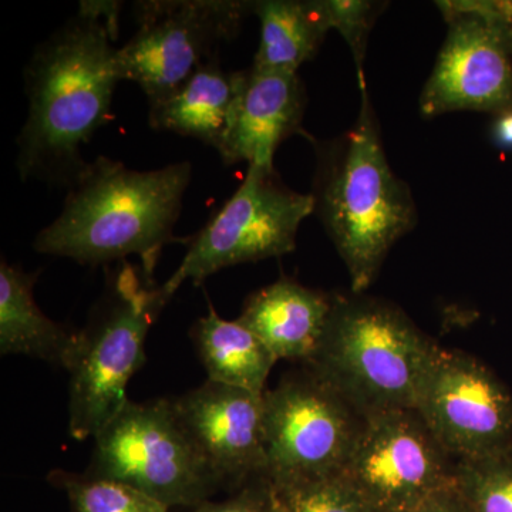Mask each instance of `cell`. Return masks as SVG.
<instances>
[{
  "label": "cell",
  "instance_id": "6da1fadb",
  "mask_svg": "<svg viewBox=\"0 0 512 512\" xmlns=\"http://www.w3.org/2000/svg\"><path fill=\"white\" fill-rule=\"evenodd\" d=\"M120 2H82L40 43L25 69L28 119L16 140L22 181L72 188L86 171L83 147L111 120Z\"/></svg>",
  "mask_w": 512,
  "mask_h": 512
},
{
  "label": "cell",
  "instance_id": "7a4b0ae2",
  "mask_svg": "<svg viewBox=\"0 0 512 512\" xmlns=\"http://www.w3.org/2000/svg\"><path fill=\"white\" fill-rule=\"evenodd\" d=\"M191 175L188 161L137 171L97 157L67 190L62 212L36 235L33 248L82 265L137 255L144 271L154 276L164 247L191 242L192 237L180 238L174 231Z\"/></svg>",
  "mask_w": 512,
  "mask_h": 512
},
{
  "label": "cell",
  "instance_id": "3957f363",
  "mask_svg": "<svg viewBox=\"0 0 512 512\" xmlns=\"http://www.w3.org/2000/svg\"><path fill=\"white\" fill-rule=\"evenodd\" d=\"M355 126L316 144L312 197L320 222L345 262L353 293L376 281L384 259L417 224L412 191L393 173L366 84Z\"/></svg>",
  "mask_w": 512,
  "mask_h": 512
},
{
  "label": "cell",
  "instance_id": "277c9868",
  "mask_svg": "<svg viewBox=\"0 0 512 512\" xmlns=\"http://www.w3.org/2000/svg\"><path fill=\"white\" fill-rule=\"evenodd\" d=\"M439 349L397 306L333 296L325 335L308 365L367 417L414 409Z\"/></svg>",
  "mask_w": 512,
  "mask_h": 512
},
{
  "label": "cell",
  "instance_id": "5b68a950",
  "mask_svg": "<svg viewBox=\"0 0 512 512\" xmlns=\"http://www.w3.org/2000/svg\"><path fill=\"white\" fill-rule=\"evenodd\" d=\"M161 286L143 266L123 261L70 370L69 431L74 440L96 437L127 402L126 389L146 362V339L165 308Z\"/></svg>",
  "mask_w": 512,
  "mask_h": 512
},
{
  "label": "cell",
  "instance_id": "8992f818",
  "mask_svg": "<svg viewBox=\"0 0 512 512\" xmlns=\"http://www.w3.org/2000/svg\"><path fill=\"white\" fill-rule=\"evenodd\" d=\"M94 440L87 474L131 485L165 507L197 508L218 488L173 400L128 399Z\"/></svg>",
  "mask_w": 512,
  "mask_h": 512
},
{
  "label": "cell",
  "instance_id": "52a82bcc",
  "mask_svg": "<svg viewBox=\"0 0 512 512\" xmlns=\"http://www.w3.org/2000/svg\"><path fill=\"white\" fill-rule=\"evenodd\" d=\"M313 212L312 195L286 187L274 165H248L237 192L191 238L183 262L161 285L164 298L170 301L185 282L201 285L229 266L289 254Z\"/></svg>",
  "mask_w": 512,
  "mask_h": 512
},
{
  "label": "cell",
  "instance_id": "ba28073f",
  "mask_svg": "<svg viewBox=\"0 0 512 512\" xmlns=\"http://www.w3.org/2000/svg\"><path fill=\"white\" fill-rule=\"evenodd\" d=\"M249 15L245 0L137 2V32L117 49L120 80L137 83L150 106L160 103L234 39Z\"/></svg>",
  "mask_w": 512,
  "mask_h": 512
},
{
  "label": "cell",
  "instance_id": "9c48e42d",
  "mask_svg": "<svg viewBox=\"0 0 512 512\" xmlns=\"http://www.w3.org/2000/svg\"><path fill=\"white\" fill-rule=\"evenodd\" d=\"M457 461L414 409L365 417L338 474L370 512H413L456 485Z\"/></svg>",
  "mask_w": 512,
  "mask_h": 512
},
{
  "label": "cell",
  "instance_id": "30bf717a",
  "mask_svg": "<svg viewBox=\"0 0 512 512\" xmlns=\"http://www.w3.org/2000/svg\"><path fill=\"white\" fill-rule=\"evenodd\" d=\"M266 478L338 476L365 417L309 370L264 393Z\"/></svg>",
  "mask_w": 512,
  "mask_h": 512
},
{
  "label": "cell",
  "instance_id": "8fae6325",
  "mask_svg": "<svg viewBox=\"0 0 512 512\" xmlns=\"http://www.w3.org/2000/svg\"><path fill=\"white\" fill-rule=\"evenodd\" d=\"M448 30L420 94L424 117L512 107V39L493 2L437 3Z\"/></svg>",
  "mask_w": 512,
  "mask_h": 512
},
{
  "label": "cell",
  "instance_id": "7c38bea8",
  "mask_svg": "<svg viewBox=\"0 0 512 512\" xmlns=\"http://www.w3.org/2000/svg\"><path fill=\"white\" fill-rule=\"evenodd\" d=\"M414 410L454 460L512 448V394L493 370L461 350L439 349Z\"/></svg>",
  "mask_w": 512,
  "mask_h": 512
},
{
  "label": "cell",
  "instance_id": "4fadbf2b",
  "mask_svg": "<svg viewBox=\"0 0 512 512\" xmlns=\"http://www.w3.org/2000/svg\"><path fill=\"white\" fill-rule=\"evenodd\" d=\"M173 402L218 487L266 477L264 394L208 380Z\"/></svg>",
  "mask_w": 512,
  "mask_h": 512
},
{
  "label": "cell",
  "instance_id": "5bb4252c",
  "mask_svg": "<svg viewBox=\"0 0 512 512\" xmlns=\"http://www.w3.org/2000/svg\"><path fill=\"white\" fill-rule=\"evenodd\" d=\"M306 94L298 73L245 70L220 154L224 165H274L278 147L301 131Z\"/></svg>",
  "mask_w": 512,
  "mask_h": 512
},
{
  "label": "cell",
  "instance_id": "9a60e30c",
  "mask_svg": "<svg viewBox=\"0 0 512 512\" xmlns=\"http://www.w3.org/2000/svg\"><path fill=\"white\" fill-rule=\"evenodd\" d=\"M332 305L333 296L281 278L252 293L238 320L276 360L309 363L318 353Z\"/></svg>",
  "mask_w": 512,
  "mask_h": 512
},
{
  "label": "cell",
  "instance_id": "2e32d148",
  "mask_svg": "<svg viewBox=\"0 0 512 512\" xmlns=\"http://www.w3.org/2000/svg\"><path fill=\"white\" fill-rule=\"evenodd\" d=\"M39 272L0 264V353L25 355L72 370L82 348V330L47 318L33 295Z\"/></svg>",
  "mask_w": 512,
  "mask_h": 512
},
{
  "label": "cell",
  "instance_id": "e0dca14e",
  "mask_svg": "<svg viewBox=\"0 0 512 512\" xmlns=\"http://www.w3.org/2000/svg\"><path fill=\"white\" fill-rule=\"evenodd\" d=\"M245 70L227 72L214 56L167 99L150 106L148 123L157 131L200 140L220 150L242 84Z\"/></svg>",
  "mask_w": 512,
  "mask_h": 512
},
{
  "label": "cell",
  "instance_id": "ac0fdd59",
  "mask_svg": "<svg viewBox=\"0 0 512 512\" xmlns=\"http://www.w3.org/2000/svg\"><path fill=\"white\" fill-rule=\"evenodd\" d=\"M252 15L261 23V40L252 67L298 73L318 53L330 26L322 0H258Z\"/></svg>",
  "mask_w": 512,
  "mask_h": 512
},
{
  "label": "cell",
  "instance_id": "d6986e66",
  "mask_svg": "<svg viewBox=\"0 0 512 512\" xmlns=\"http://www.w3.org/2000/svg\"><path fill=\"white\" fill-rule=\"evenodd\" d=\"M192 339L210 382L266 392V380L278 360L238 319H222L210 305L207 315L192 328Z\"/></svg>",
  "mask_w": 512,
  "mask_h": 512
},
{
  "label": "cell",
  "instance_id": "ffe728a7",
  "mask_svg": "<svg viewBox=\"0 0 512 512\" xmlns=\"http://www.w3.org/2000/svg\"><path fill=\"white\" fill-rule=\"evenodd\" d=\"M50 483L62 488L73 512H168L160 501L120 481L55 470Z\"/></svg>",
  "mask_w": 512,
  "mask_h": 512
},
{
  "label": "cell",
  "instance_id": "44dd1931",
  "mask_svg": "<svg viewBox=\"0 0 512 512\" xmlns=\"http://www.w3.org/2000/svg\"><path fill=\"white\" fill-rule=\"evenodd\" d=\"M456 488L471 512H512V448L481 460L458 461Z\"/></svg>",
  "mask_w": 512,
  "mask_h": 512
},
{
  "label": "cell",
  "instance_id": "7402d4cb",
  "mask_svg": "<svg viewBox=\"0 0 512 512\" xmlns=\"http://www.w3.org/2000/svg\"><path fill=\"white\" fill-rule=\"evenodd\" d=\"M284 512H370L340 476L269 481Z\"/></svg>",
  "mask_w": 512,
  "mask_h": 512
},
{
  "label": "cell",
  "instance_id": "603a6c76",
  "mask_svg": "<svg viewBox=\"0 0 512 512\" xmlns=\"http://www.w3.org/2000/svg\"><path fill=\"white\" fill-rule=\"evenodd\" d=\"M330 30H338L348 43L355 60L359 86L365 82V64L367 40L372 32L375 20L382 10V3L370 0H322Z\"/></svg>",
  "mask_w": 512,
  "mask_h": 512
},
{
  "label": "cell",
  "instance_id": "cb8c5ba5",
  "mask_svg": "<svg viewBox=\"0 0 512 512\" xmlns=\"http://www.w3.org/2000/svg\"><path fill=\"white\" fill-rule=\"evenodd\" d=\"M271 484L266 477L255 478L222 503L205 501L195 512H269Z\"/></svg>",
  "mask_w": 512,
  "mask_h": 512
},
{
  "label": "cell",
  "instance_id": "d4e9b609",
  "mask_svg": "<svg viewBox=\"0 0 512 512\" xmlns=\"http://www.w3.org/2000/svg\"><path fill=\"white\" fill-rule=\"evenodd\" d=\"M413 512H471L470 508L458 493L456 485L446 491L434 495L429 501L420 505Z\"/></svg>",
  "mask_w": 512,
  "mask_h": 512
},
{
  "label": "cell",
  "instance_id": "484cf974",
  "mask_svg": "<svg viewBox=\"0 0 512 512\" xmlns=\"http://www.w3.org/2000/svg\"><path fill=\"white\" fill-rule=\"evenodd\" d=\"M495 140L504 147H512V107L501 111L494 126Z\"/></svg>",
  "mask_w": 512,
  "mask_h": 512
},
{
  "label": "cell",
  "instance_id": "4316f807",
  "mask_svg": "<svg viewBox=\"0 0 512 512\" xmlns=\"http://www.w3.org/2000/svg\"><path fill=\"white\" fill-rule=\"evenodd\" d=\"M495 13L507 29L508 35L512 39V0H504V2H493Z\"/></svg>",
  "mask_w": 512,
  "mask_h": 512
},
{
  "label": "cell",
  "instance_id": "83f0119b",
  "mask_svg": "<svg viewBox=\"0 0 512 512\" xmlns=\"http://www.w3.org/2000/svg\"><path fill=\"white\" fill-rule=\"evenodd\" d=\"M271 494H272V491H271ZM269 512H284V511H282L281 508H279L278 505H276L274 498H272L271 508H269Z\"/></svg>",
  "mask_w": 512,
  "mask_h": 512
}]
</instances>
